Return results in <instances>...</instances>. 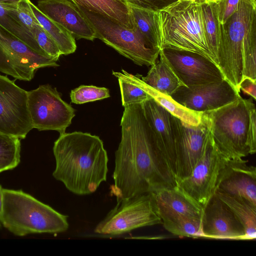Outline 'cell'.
<instances>
[{"label":"cell","mask_w":256,"mask_h":256,"mask_svg":"<svg viewBox=\"0 0 256 256\" xmlns=\"http://www.w3.org/2000/svg\"><path fill=\"white\" fill-rule=\"evenodd\" d=\"M124 108L120 124L121 139L115 152L111 194L118 200L176 186L164 170L142 104Z\"/></svg>","instance_id":"obj_1"},{"label":"cell","mask_w":256,"mask_h":256,"mask_svg":"<svg viewBox=\"0 0 256 256\" xmlns=\"http://www.w3.org/2000/svg\"><path fill=\"white\" fill-rule=\"evenodd\" d=\"M53 176L77 195L94 192L106 180L108 156L102 140L82 132H64L54 142Z\"/></svg>","instance_id":"obj_2"},{"label":"cell","mask_w":256,"mask_h":256,"mask_svg":"<svg viewBox=\"0 0 256 256\" xmlns=\"http://www.w3.org/2000/svg\"><path fill=\"white\" fill-rule=\"evenodd\" d=\"M0 224L14 234H58L69 226L68 216L21 190L3 188Z\"/></svg>","instance_id":"obj_3"},{"label":"cell","mask_w":256,"mask_h":256,"mask_svg":"<svg viewBox=\"0 0 256 256\" xmlns=\"http://www.w3.org/2000/svg\"><path fill=\"white\" fill-rule=\"evenodd\" d=\"M256 38V0H239L237 10L218 27V66L224 78L240 92L242 52Z\"/></svg>","instance_id":"obj_4"},{"label":"cell","mask_w":256,"mask_h":256,"mask_svg":"<svg viewBox=\"0 0 256 256\" xmlns=\"http://www.w3.org/2000/svg\"><path fill=\"white\" fill-rule=\"evenodd\" d=\"M158 14L161 48L198 53L216 64L206 42L202 4L178 0Z\"/></svg>","instance_id":"obj_5"},{"label":"cell","mask_w":256,"mask_h":256,"mask_svg":"<svg viewBox=\"0 0 256 256\" xmlns=\"http://www.w3.org/2000/svg\"><path fill=\"white\" fill-rule=\"evenodd\" d=\"M255 108L252 98L244 99L240 96L230 104L205 112L213 141L227 158H240L250 154L248 132L250 114Z\"/></svg>","instance_id":"obj_6"},{"label":"cell","mask_w":256,"mask_h":256,"mask_svg":"<svg viewBox=\"0 0 256 256\" xmlns=\"http://www.w3.org/2000/svg\"><path fill=\"white\" fill-rule=\"evenodd\" d=\"M78 8L92 26L96 38L138 65L151 66L156 62L160 50L150 48L134 28H126L106 17Z\"/></svg>","instance_id":"obj_7"},{"label":"cell","mask_w":256,"mask_h":256,"mask_svg":"<svg viewBox=\"0 0 256 256\" xmlns=\"http://www.w3.org/2000/svg\"><path fill=\"white\" fill-rule=\"evenodd\" d=\"M162 224L152 193L117 200L116 206L96 226L94 232L120 235L142 227Z\"/></svg>","instance_id":"obj_8"},{"label":"cell","mask_w":256,"mask_h":256,"mask_svg":"<svg viewBox=\"0 0 256 256\" xmlns=\"http://www.w3.org/2000/svg\"><path fill=\"white\" fill-rule=\"evenodd\" d=\"M228 160L214 144L210 129L200 158L190 174L177 180L176 186L204 208L215 194Z\"/></svg>","instance_id":"obj_9"},{"label":"cell","mask_w":256,"mask_h":256,"mask_svg":"<svg viewBox=\"0 0 256 256\" xmlns=\"http://www.w3.org/2000/svg\"><path fill=\"white\" fill-rule=\"evenodd\" d=\"M28 106L32 128L39 130L64 133L75 116L74 109L48 84L28 92Z\"/></svg>","instance_id":"obj_10"},{"label":"cell","mask_w":256,"mask_h":256,"mask_svg":"<svg viewBox=\"0 0 256 256\" xmlns=\"http://www.w3.org/2000/svg\"><path fill=\"white\" fill-rule=\"evenodd\" d=\"M59 66L0 25V72L15 79L30 81L40 68Z\"/></svg>","instance_id":"obj_11"},{"label":"cell","mask_w":256,"mask_h":256,"mask_svg":"<svg viewBox=\"0 0 256 256\" xmlns=\"http://www.w3.org/2000/svg\"><path fill=\"white\" fill-rule=\"evenodd\" d=\"M171 123L176 156V182L188 176L200 158L210 133V122L204 112L198 125L190 124L172 114Z\"/></svg>","instance_id":"obj_12"},{"label":"cell","mask_w":256,"mask_h":256,"mask_svg":"<svg viewBox=\"0 0 256 256\" xmlns=\"http://www.w3.org/2000/svg\"><path fill=\"white\" fill-rule=\"evenodd\" d=\"M32 129L28 92L0 74V132L21 140Z\"/></svg>","instance_id":"obj_13"},{"label":"cell","mask_w":256,"mask_h":256,"mask_svg":"<svg viewBox=\"0 0 256 256\" xmlns=\"http://www.w3.org/2000/svg\"><path fill=\"white\" fill-rule=\"evenodd\" d=\"M160 54L183 86L190 87L225 79L218 65L200 54L167 48H161Z\"/></svg>","instance_id":"obj_14"},{"label":"cell","mask_w":256,"mask_h":256,"mask_svg":"<svg viewBox=\"0 0 256 256\" xmlns=\"http://www.w3.org/2000/svg\"><path fill=\"white\" fill-rule=\"evenodd\" d=\"M240 96V92L226 79L190 87L180 86L170 96L186 108L200 112L216 110Z\"/></svg>","instance_id":"obj_15"},{"label":"cell","mask_w":256,"mask_h":256,"mask_svg":"<svg viewBox=\"0 0 256 256\" xmlns=\"http://www.w3.org/2000/svg\"><path fill=\"white\" fill-rule=\"evenodd\" d=\"M142 104L158 148L164 170L176 185V156L172 114L152 98Z\"/></svg>","instance_id":"obj_16"},{"label":"cell","mask_w":256,"mask_h":256,"mask_svg":"<svg viewBox=\"0 0 256 256\" xmlns=\"http://www.w3.org/2000/svg\"><path fill=\"white\" fill-rule=\"evenodd\" d=\"M202 226L204 238L245 240L242 224L216 194L204 208Z\"/></svg>","instance_id":"obj_17"},{"label":"cell","mask_w":256,"mask_h":256,"mask_svg":"<svg viewBox=\"0 0 256 256\" xmlns=\"http://www.w3.org/2000/svg\"><path fill=\"white\" fill-rule=\"evenodd\" d=\"M37 8L66 29L75 39L92 41L96 38V32L87 18L70 0H38Z\"/></svg>","instance_id":"obj_18"},{"label":"cell","mask_w":256,"mask_h":256,"mask_svg":"<svg viewBox=\"0 0 256 256\" xmlns=\"http://www.w3.org/2000/svg\"><path fill=\"white\" fill-rule=\"evenodd\" d=\"M243 158L229 159L220 175L216 191L244 198L256 206V168Z\"/></svg>","instance_id":"obj_19"},{"label":"cell","mask_w":256,"mask_h":256,"mask_svg":"<svg viewBox=\"0 0 256 256\" xmlns=\"http://www.w3.org/2000/svg\"><path fill=\"white\" fill-rule=\"evenodd\" d=\"M152 194L160 218L172 215L202 218L204 208L176 186L166 187Z\"/></svg>","instance_id":"obj_20"},{"label":"cell","mask_w":256,"mask_h":256,"mask_svg":"<svg viewBox=\"0 0 256 256\" xmlns=\"http://www.w3.org/2000/svg\"><path fill=\"white\" fill-rule=\"evenodd\" d=\"M122 72L112 71L116 77H120L137 86L151 96L172 116L185 122L193 126L198 125L202 122V112H194L182 106L170 96L161 93L146 84L138 74L134 75L122 70Z\"/></svg>","instance_id":"obj_21"},{"label":"cell","mask_w":256,"mask_h":256,"mask_svg":"<svg viewBox=\"0 0 256 256\" xmlns=\"http://www.w3.org/2000/svg\"><path fill=\"white\" fill-rule=\"evenodd\" d=\"M78 6L133 28L128 6L123 0H70Z\"/></svg>","instance_id":"obj_22"},{"label":"cell","mask_w":256,"mask_h":256,"mask_svg":"<svg viewBox=\"0 0 256 256\" xmlns=\"http://www.w3.org/2000/svg\"><path fill=\"white\" fill-rule=\"evenodd\" d=\"M133 28L153 49L160 50L158 12L128 6Z\"/></svg>","instance_id":"obj_23"},{"label":"cell","mask_w":256,"mask_h":256,"mask_svg":"<svg viewBox=\"0 0 256 256\" xmlns=\"http://www.w3.org/2000/svg\"><path fill=\"white\" fill-rule=\"evenodd\" d=\"M216 194L232 211L241 223L245 232V240L256 238V206L246 200L216 191Z\"/></svg>","instance_id":"obj_24"},{"label":"cell","mask_w":256,"mask_h":256,"mask_svg":"<svg viewBox=\"0 0 256 256\" xmlns=\"http://www.w3.org/2000/svg\"><path fill=\"white\" fill-rule=\"evenodd\" d=\"M160 60L151 66L145 76L138 74L142 80L157 91L170 96L180 86H183L174 73L159 54Z\"/></svg>","instance_id":"obj_25"},{"label":"cell","mask_w":256,"mask_h":256,"mask_svg":"<svg viewBox=\"0 0 256 256\" xmlns=\"http://www.w3.org/2000/svg\"><path fill=\"white\" fill-rule=\"evenodd\" d=\"M30 6L39 24L56 42L62 55L74 52L76 44L73 36L62 26L48 18L32 2Z\"/></svg>","instance_id":"obj_26"},{"label":"cell","mask_w":256,"mask_h":256,"mask_svg":"<svg viewBox=\"0 0 256 256\" xmlns=\"http://www.w3.org/2000/svg\"><path fill=\"white\" fill-rule=\"evenodd\" d=\"M166 230L180 236L198 238L203 237L202 218L182 215H172L161 218Z\"/></svg>","instance_id":"obj_27"},{"label":"cell","mask_w":256,"mask_h":256,"mask_svg":"<svg viewBox=\"0 0 256 256\" xmlns=\"http://www.w3.org/2000/svg\"><path fill=\"white\" fill-rule=\"evenodd\" d=\"M203 23L210 51L218 66V27L215 2H204L202 4Z\"/></svg>","instance_id":"obj_28"},{"label":"cell","mask_w":256,"mask_h":256,"mask_svg":"<svg viewBox=\"0 0 256 256\" xmlns=\"http://www.w3.org/2000/svg\"><path fill=\"white\" fill-rule=\"evenodd\" d=\"M20 159V139L0 132V172L14 169Z\"/></svg>","instance_id":"obj_29"},{"label":"cell","mask_w":256,"mask_h":256,"mask_svg":"<svg viewBox=\"0 0 256 256\" xmlns=\"http://www.w3.org/2000/svg\"><path fill=\"white\" fill-rule=\"evenodd\" d=\"M9 6V4L0 2V25L35 51L46 56L36 42L32 34L24 29L12 16Z\"/></svg>","instance_id":"obj_30"},{"label":"cell","mask_w":256,"mask_h":256,"mask_svg":"<svg viewBox=\"0 0 256 256\" xmlns=\"http://www.w3.org/2000/svg\"><path fill=\"white\" fill-rule=\"evenodd\" d=\"M30 2V0H22L18 3L10 4L9 10L14 20L31 33L39 22L34 14Z\"/></svg>","instance_id":"obj_31"},{"label":"cell","mask_w":256,"mask_h":256,"mask_svg":"<svg viewBox=\"0 0 256 256\" xmlns=\"http://www.w3.org/2000/svg\"><path fill=\"white\" fill-rule=\"evenodd\" d=\"M110 96L108 88L94 86L82 85L72 90L70 94L72 102L76 104L92 102L106 98Z\"/></svg>","instance_id":"obj_32"},{"label":"cell","mask_w":256,"mask_h":256,"mask_svg":"<svg viewBox=\"0 0 256 256\" xmlns=\"http://www.w3.org/2000/svg\"><path fill=\"white\" fill-rule=\"evenodd\" d=\"M118 79L122 106L125 108L132 104H142L151 98L146 92L137 86L120 78Z\"/></svg>","instance_id":"obj_33"},{"label":"cell","mask_w":256,"mask_h":256,"mask_svg":"<svg viewBox=\"0 0 256 256\" xmlns=\"http://www.w3.org/2000/svg\"><path fill=\"white\" fill-rule=\"evenodd\" d=\"M31 34L44 54L58 61L62 54L56 42L40 24L31 31Z\"/></svg>","instance_id":"obj_34"},{"label":"cell","mask_w":256,"mask_h":256,"mask_svg":"<svg viewBox=\"0 0 256 256\" xmlns=\"http://www.w3.org/2000/svg\"><path fill=\"white\" fill-rule=\"evenodd\" d=\"M239 0H219L216 3L218 24H224L237 10Z\"/></svg>","instance_id":"obj_35"},{"label":"cell","mask_w":256,"mask_h":256,"mask_svg":"<svg viewBox=\"0 0 256 256\" xmlns=\"http://www.w3.org/2000/svg\"><path fill=\"white\" fill-rule=\"evenodd\" d=\"M128 6L158 12L178 0H124Z\"/></svg>","instance_id":"obj_36"},{"label":"cell","mask_w":256,"mask_h":256,"mask_svg":"<svg viewBox=\"0 0 256 256\" xmlns=\"http://www.w3.org/2000/svg\"><path fill=\"white\" fill-rule=\"evenodd\" d=\"M247 144L250 149V154L256 152V108L250 114V124L248 132Z\"/></svg>","instance_id":"obj_37"},{"label":"cell","mask_w":256,"mask_h":256,"mask_svg":"<svg viewBox=\"0 0 256 256\" xmlns=\"http://www.w3.org/2000/svg\"><path fill=\"white\" fill-rule=\"evenodd\" d=\"M240 90L251 96L252 99L256 98V80L248 78H243L239 86Z\"/></svg>","instance_id":"obj_38"},{"label":"cell","mask_w":256,"mask_h":256,"mask_svg":"<svg viewBox=\"0 0 256 256\" xmlns=\"http://www.w3.org/2000/svg\"><path fill=\"white\" fill-rule=\"evenodd\" d=\"M3 207V188L0 184V219Z\"/></svg>","instance_id":"obj_39"},{"label":"cell","mask_w":256,"mask_h":256,"mask_svg":"<svg viewBox=\"0 0 256 256\" xmlns=\"http://www.w3.org/2000/svg\"><path fill=\"white\" fill-rule=\"evenodd\" d=\"M22 0H0V2L3 3L13 4L18 2Z\"/></svg>","instance_id":"obj_40"},{"label":"cell","mask_w":256,"mask_h":256,"mask_svg":"<svg viewBox=\"0 0 256 256\" xmlns=\"http://www.w3.org/2000/svg\"><path fill=\"white\" fill-rule=\"evenodd\" d=\"M219 0H206L205 2H216Z\"/></svg>","instance_id":"obj_41"},{"label":"cell","mask_w":256,"mask_h":256,"mask_svg":"<svg viewBox=\"0 0 256 256\" xmlns=\"http://www.w3.org/2000/svg\"><path fill=\"white\" fill-rule=\"evenodd\" d=\"M206 0H198V2L200 4H202L205 2Z\"/></svg>","instance_id":"obj_42"},{"label":"cell","mask_w":256,"mask_h":256,"mask_svg":"<svg viewBox=\"0 0 256 256\" xmlns=\"http://www.w3.org/2000/svg\"><path fill=\"white\" fill-rule=\"evenodd\" d=\"M0 225H1V224H0Z\"/></svg>","instance_id":"obj_43"},{"label":"cell","mask_w":256,"mask_h":256,"mask_svg":"<svg viewBox=\"0 0 256 256\" xmlns=\"http://www.w3.org/2000/svg\"></svg>","instance_id":"obj_44"}]
</instances>
